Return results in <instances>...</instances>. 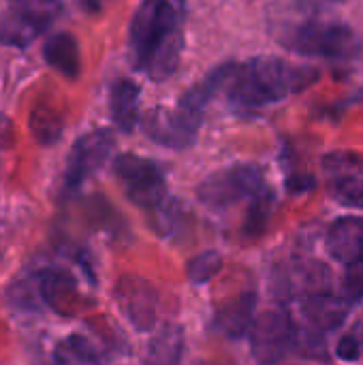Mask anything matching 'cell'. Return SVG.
Segmentation results:
<instances>
[{
	"label": "cell",
	"instance_id": "obj_1",
	"mask_svg": "<svg viewBox=\"0 0 363 365\" xmlns=\"http://www.w3.org/2000/svg\"><path fill=\"white\" fill-rule=\"evenodd\" d=\"M186 0H141L128 26V58L135 71L163 83L182 62Z\"/></svg>",
	"mask_w": 363,
	"mask_h": 365
},
{
	"label": "cell",
	"instance_id": "obj_2",
	"mask_svg": "<svg viewBox=\"0 0 363 365\" xmlns=\"http://www.w3.org/2000/svg\"><path fill=\"white\" fill-rule=\"evenodd\" d=\"M315 66L295 64L278 56H259L231 64L223 92L237 111H257L300 94L319 81Z\"/></svg>",
	"mask_w": 363,
	"mask_h": 365
},
{
	"label": "cell",
	"instance_id": "obj_3",
	"mask_svg": "<svg viewBox=\"0 0 363 365\" xmlns=\"http://www.w3.org/2000/svg\"><path fill=\"white\" fill-rule=\"evenodd\" d=\"M227 79V64H220L208 73L197 86L186 90L175 107H154L141 118L143 133L158 145L171 150H186L195 143L197 133L203 124V113L208 103L216 92L223 90Z\"/></svg>",
	"mask_w": 363,
	"mask_h": 365
},
{
	"label": "cell",
	"instance_id": "obj_4",
	"mask_svg": "<svg viewBox=\"0 0 363 365\" xmlns=\"http://www.w3.org/2000/svg\"><path fill=\"white\" fill-rule=\"evenodd\" d=\"M280 43L304 58H319L329 62H347L362 53V38L357 32L340 21H321L308 19L297 26H291Z\"/></svg>",
	"mask_w": 363,
	"mask_h": 365
},
{
	"label": "cell",
	"instance_id": "obj_5",
	"mask_svg": "<svg viewBox=\"0 0 363 365\" xmlns=\"http://www.w3.org/2000/svg\"><path fill=\"white\" fill-rule=\"evenodd\" d=\"M265 190H267V186H265L261 167L233 165V167H227V169H220V171L208 175L199 184L197 197L205 207H210L214 212H223L242 201H255Z\"/></svg>",
	"mask_w": 363,
	"mask_h": 365
},
{
	"label": "cell",
	"instance_id": "obj_6",
	"mask_svg": "<svg viewBox=\"0 0 363 365\" xmlns=\"http://www.w3.org/2000/svg\"><path fill=\"white\" fill-rule=\"evenodd\" d=\"M113 173L137 207L154 216L165 207L167 182L158 163L137 154H122L113 163Z\"/></svg>",
	"mask_w": 363,
	"mask_h": 365
},
{
	"label": "cell",
	"instance_id": "obj_7",
	"mask_svg": "<svg viewBox=\"0 0 363 365\" xmlns=\"http://www.w3.org/2000/svg\"><path fill=\"white\" fill-rule=\"evenodd\" d=\"M295 323L285 308L261 312L250 327V351L261 365L280 364L295 346Z\"/></svg>",
	"mask_w": 363,
	"mask_h": 365
},
{
	"label": "cell",
	"instance_id": "obj_8",
	"mask_svg": "<svg viewBox=\"0 0 363 365\" xmlns=\"http://www.w3.org/2000/svg\"><path fill=\"white\" fill-rule=\"evenodd\" d=\"M116 148V137L109 128H96L79 137L68 154L64 171V190L75 192L81 184L92 178L111 156Z\"/></svg>",
	"mask_w": 363,
	"mask_h": 365
},
{
	"label": "cell",
	"instance_id": "obj_9",
	"mask_svg": "<svg viewBox=\"0 0 363 365\" xmlns=\"http://www.w3.org/2000/svg\"><path fill=\"white\" fill-rule=\"evenodd\" d=\"M116 302L128 323L139 331L154 329L160 310L156 289L139 276H122L116 284Z\"/></svg>",
	"mask_w": 363,
	"mask_h": 365
},
{
	"label": "cell",
	"instance_id": "obj_10",
	"mask_svg": "<svg viewBox=\"0 0 363 365\" xmlns=\"http://www.w3.org/2000/svg\"><path fill=\"white\" fill-rule=\"evenodd\" d=\"M332 195L349 205L363 207V156L355 152H332L323 158Z\"/></svg>",
	"mask_w": 363,
	"mask_h": 365
},
{
	"label": "cell",
	"instance_id": "obj_11",
	"mask_svg": "<svg viewBox=\"0 0 363 365\" xmlns=\"http://www.w3.org/2000/svg\"><path fill=\"white\" fill-rule=\"evenodd\" d=\"M41 299L60 317H73L79 310L77 280L66 269H45L36 278Z\"/></svg>",
	"mask_w": 363,
	"mask_h": 365
},
{
	"label": "cell",
	"instance_id": "obj_12",
	"mask_svg": "<svg viewBox=\"0 0 363 365\" xmlns=\"http://www.w3.org/2000/svg\"><path fill=\"white\" fill-rule=\"evenodd\" d=\"M363 248V218L344 216L338 218L327 231V250L344 267L359 255Z\"/></svg>",
	"mask_w": 363,
	"mask_h": 365
},
{
	"label": "cell",
	"instance_id": "obj_13",
	"mask_svg": "<svg viewBox=\"0 0 363 365\" xmlns=\"http://www.w3.org/2000/svg\"><path fill=\"white\" fill-rule=\"evenodd\" d=\"M139 86L133 79H118L111 86L109 94V111L113 124L122 133H133L137 124L141 122L139 118Z\"/></svg>",
	"mask_w": 363,
	"mask_h": 365
},
{
	"label": "cell",
	"instance_id": "obj_14",
	"mask_svg": "<svg viewBox=\"0 0 363 365\" xmlns=\"http://www.w3.org/2000/svg\"><path fill=\"white\" fill-rule=\"evenodd\" d=\"M43 56L49 66H53L58 73H62L68 79H75L81 68V58H79V45L68 32L53 34L43 49Z\"/></svg>",
	"mask_w": 363,
	"mask_h": 365
},
{
	"label": "cell",
	"instance_id": "obj_15",
	"mask_svg": "<svg viewBox=\"0 0 363 365\" xmlns=\"http://www.w3.org/2000/svg\"><path fill=\"white\" fill-rule=\"evenodd\" d=\"M184 355V331L180 325L167 323L150 342L145 365H180Z\"/></svg>",
	"mask_w": 363,
	"mask_h": 365
},
{
	"label": "cell",
	"instance_id": "obj_16",
	"mask_svg": "<svg viewBox=\"0 0 363 365\" xmlns=\"http://www.w3.org/2000/svg\"><path fill=\"white\" fill-rule=\"evenodd\" d=\"M255 308H257V297H255V293H242L235 302L227 304V306L218 312V317H216L218 329H220L225 336H229V338H240V336H244V334L252 327V323H255V319H252Z\"/></svg>",
	"mask_w": 363,
	"mask_h": 365
},
{
	"label": "cell",
	"instance_id": "obj_17",
	"mask_svg": "<svg viewBox=\"0 0 363 365\" xmlns=\"http://www.w3.org/2000/svg\"><path fill=\"white\" fill-rule=\"evenodd\" d=\"M41 30L15 6L0 13V45L13 47H28Z\"/></svg>",
	"mask_w": 363,
	"mask_h": 365
},
{
	"label": "cell",
	"instance_id": "obj_18",
	"mask_svg": "<svg viewBox=\"0 0 363 365\" xmlns=\"http://www.w3.org/2000/svg\"><path fill=\"white\" fill-rule=\"evenodd\" d=\"M62 128H64V120L49 105L41 103V105H36L32 109V113H30V130H32V137L41 145H53L60 139Z\"/></svg>",
	"mask_w": 363,
	"mask_h": 365
},
{
	"label": "cell",
	"instance_id": "obj_19",
	"mask_svg": "<svg viewBox=\"0 0 363 365\" xmlns=\"http://www.w3.org/2000/svg\"><path fill=\"white\" fill-rule=\"evenodd\" d=\"M13 6L21 11L41 32H45L62 13L60 0H15Z\"/></svg>",
	"mask_w": 363,
	"mask_h": 365
},
{
	"label": "cell",
	"instance_id": "obj_20",
	"mask_svg": "<svg viewBox=\"0 0 363 365\" xmlns=\"http://www.w3.org/2000/svg\"><path fill=\"white\" fill-rule=\"evenodd\" d=\"M220 267H223L220 255L214 250H208V252H201L188 261L186 274H188V280L193 284H205L220 272Z\"/></svg>",
	"mask_w": 363,
	"mask_h": 365
},
{
	"label": "cell",
	"instance_id": "obj_21",
	"mask_svg": "<svg viewBox=\"0 0 363 365\" xmlns=\"http://www.w3.org/2000/svg\"><path fill=\"white\" fill-rule=\"evenodd\" d=\"M64 359H71V361H77L79 365H96L98 364V355H96V349L81 336H71L66 338L62 344H60V351H58Z\"/></svg>",
	"mask_w": 363,
	"mask_h": 365
},
{
	"label": "cell",
	"instance_id": "obj_22",
	"mask_svg": "<svg viewBox=\"0 0 363 365\" xmlns=\"http://www.w3.org/2000/svg\"><path fill=\"white\" fill-rule=\"evenodd\" d=\"M342 297L347 302H359V299H363V248L359 250V255L347 265Z\"/></svg>",
	"mask_w": 363,
	"mask_h": 365
},
{
	"label": "cell",
	"instance_id": "obj_23",
	"mask_svg": "<svg viewBox=\"0 0 363 365\" xmlns=\"http://www.w3.org/2000/svg\"><path fill=\"white\" fill-rule=\"evenodd\" d=\"M336 355L342 359V361H349V364H355L359 361L363 355V325H355L353 329H349L342 340L338 342V349H336Z\"/></svg>",
	"mask_w": 363,
	"mask_h": 365
},
{
	"label": "cell",
	"instance_id": "obj_24",
	"mask_svg": "<svg viewBox=\"0 0 363 365\" xmlns=\"http://www.w3.org/2000/svg\"><path fill=\"white\" fill-rule=\"evenodd\" d=\"M340 2H344V0H297V6L304 11H321L325 6L340 4Z\"/></svg>",
	"mask_w": 363,
	"mask_h": 365
},
{
	"label": "cell",
	"instance_id": "obj_25",
	"mask_svg": "<svg viewBox=\"0 0 363 365\" xmlns=\"http://www.w3.org/2000/svg\"><path fill=\"white\" fill-rule=\"evenodd\" d=\"M11 133H13L11 120L0 113V148H6L11 143Z\"/></svg>",
	"mask_w": 363,
	"mask_h": 365
}]
</instances>
